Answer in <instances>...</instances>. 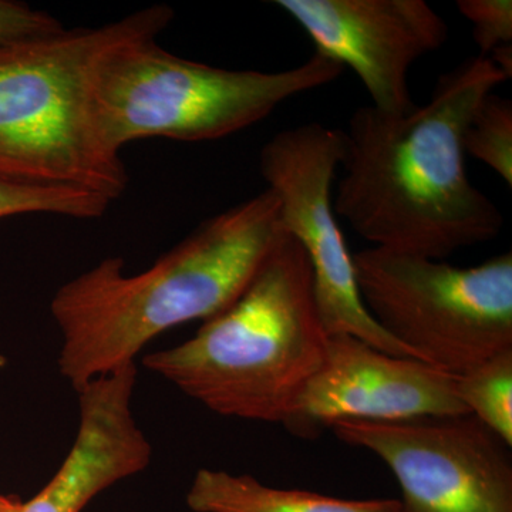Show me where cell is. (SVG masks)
<instances>
[{
  "mask_svg": "<svg viewBox=\"0 0 512 512\" xmlns=\"http://www.w3.org/2000/svg\"><path fill=\"white\" fill-rule=\"evenodd\" d=\"M464 151L488 165L512 187V101L490 93L464 133Z\"/></svg>",
  "mask_w": 512,
  "mask_h": 512,
  "instance_id": "cell-15",
  "label": "cell"
},
{
  "mask_svg": "<svg viewBox=\"0 0 512 512\" xmlns=\"http://www.w3.org/2000/svg\"><path fill=\"white\" fill-rule=\"evenodd\" d=\"M62 23L43 10L13 0H0V47L15 45L63 30Z\"/></svg>",
  "mask_w": 512,
  "mask_h": 512,
  "instance_id": "cell-17",
  "label": "cell"
},
{
  "mask_svg": "<svg viewBox=\"0 0 512 512\" xmlns=\"http://www.w3.org/2000/svg\"><path fill=\"white\" fill-rule=\"evenodd\" d=\"M173 19L170 6L154 5L99 28L0 47V180L119 200L128 174L97 119V72L111 50L158 37Z\"/></svg>",
  "mask_w": 512,
  "mask_h": 512,
  "instance_id": "cell-3",
  "label": "cell"
},
{
  "mask_svg": "<svg viewBox=\"0 0 512 512\" xmlns=\"http://www.w3.org/2000/svg\"><path fill=\"white\" fill-rule=\"evenodd\" d=\"M332 431L390 468L399 512H512L511 446L471 414L340 421Z\"/></svg>",
  "mask_w": 512,
  "mask_h": 512,
  "instance_id": "cell-8",
  "label": "cell"
},
{
  "mask_svg": "<svg viewBox=\"0 0 512 512\" xmlns=\"http://www.w3.org/2000/svg\"><path fill=\"white\" fill-rule=\"evenodd\" d=\"M194 512H399V500H343L309 491L284 490L248 474L201 468L187 493Z\"/></svg>",
  "mask_w": 512,
  "mask_h": 512,
  "instance_id": "cell-12",
  "label": "cell"
},
{
  "mask_svg": "<svg viewBox=\"0 0 512 512\" xmlns=\"http://www.w3.org/2000/svg\"><path fill=\"white\" fill-rule=\"evenodd\" d=\"M311 37L315 52L350 67L375 109L403 114L416 104L410 69L448 39L446 20L424 0H276Z\"/></svg>",
  "mask_w": 512,
  "mask_h": 512,
  "instance_id": "cell-10",
  "label": "cell"
},
{
  "mask_svg": "<svg viewBox=\"0 0 512 512\" xmlns=\"http://www.w3.org/2000/svg\"><path fill=\"white\" fill-rule=\"evenodd\" d=\"M286 237L278 198L266 188L202 222L140 274L127 275L120 256L104 258L60 286L50 303L62 335L60 375L77 392L136 365L141 350L167 330L214 318Z\"/></svg>",
  "mask_w": 512,
  "mask_h": 512,
  "instance_id": "cell-2",
  "label": "cell"
},
{
  "mask_svg": "<svg viewBox=\"0 0 512 512\" xmlns=\"http://www.w3.org/2000/svg\"><path fill=\"white\" fill-rule=\"evenodd\" d=\"M457 9L473 26L481 57L498 47L512 45L511 0H458Z\"/></svg>",
  "mask_w": 512,
  "mask_h": 512,
  "instance_id": "cell-16",
  "label": "cell"
},
{
  "mask_svg": "<svg viewBox=\"0 0 512 512\" xmlns=\"http://www.w3.org/2000/svg\"><path fill=\"white\" fill-rule=\"evenodd\" d=\"M328 338L308 256L288 235L227 309L144 366L220 416L284 424Z\"/></svg>",
  "mask_w": 512,
  "mask_h": 512,
  "instance_id": "cell-4",
  "label": "cell"
},
{
  "mask_svg": "<svg viewBox=\"0 0 512 512\" xmlns=\"http://www.w3.org/2000/svg\"><path fill=\"white\" fill-rule=\"evenodd\" d=\"M343 70L316 52L282 72L221 69L175 56L156 36H144L104 57L94 103L107 143L121 154L144 138L198 143L231 136L286 100L335 82Z\"/></svg>",
  "mask_w": 512,
  "mask_h": 512,
  "instance_id": "cell-5",
  "label": "cell"
},
{
  "mask_svg": "<svg viewBox=\"0 0 512 512\" xmlns=\"http://www.w3.org/2000/svg\"><path fill=\"white\" fill-rule=\"evenodd\" d=\"M360 299L414 359L460 376L512 350V255L476 266L370 247L353 255Z\"/></svg>",
  "mask_w": 512,
  "mask_h": 512,
  "instance_id": "cell-6",
  "label": "cell"
},
{
  "mask_svg": "<svg viewBox=\"0 0 512 512\" xmlns=\"http://www.w3.org/2000/svg\"><path fill=\"white\" fill-rule=\"evenodd\" d=\"M456 387L468 414L512 446V350L457 376Z\"/></svg>",
  "mask_w": 512,
  "mask_h": 512,
  "instance_id": "cell-13",
  "label": "cell"
},
{
  "mask_svg": "<svg viewBox=\"0 0 512 512\" xmlns=\"http://www.w3.org/2000/svg\"><path fill=\"white\" fill-rule=\"evenodd\" d=\"M111 201L94 192L63 187H35L0 180V220L20 214H53L93 220L106 214Z\"/></svg>",
  "mask_w": 512,
  "mask_h": 512,
  "instance_id": "cell-14",
  "label": "cell"
},
{
  "mask_svg": "<svg viewBox=\"0 0 512 512\" xmlns=\"http://www.w3.org/2000/svg\"><path fill=\"white\" fill-rule=\"evenodd\" d=\"M456 383L457 376L429 363L390 355L356 336L330 335L322 363L284 426L311 439L340 421L392 423L468 414Z\"/></svg>",
  "mask_w": 512,
  "mask_h": 512,
  "instance_id": "cell-9",
  "label": "cell"
},
{
  "mask_svg": "<svg viewBox=\"0 0 512 512\" xmlns=\"http://www.w3.org/2000/svg\"><path fill=\"white\" fill-rule=\"evenodd\" d=\"M137 367L97 377L79 394V426L55 476L19 512H82L111 485L146 470L153 447L133 412Z\"/></svg>",
  "mask_w": 512,
  "mask_h": 512,
  "instance_id": "cell-11",
  "label": "cell"
},
{
  "mask_svg": "<svg viewBox=\"0 0 512 512\" xmlns=\"http://www.w3.org/2000/svg\"><path fill=\"white\" fill-rule=\"evenodd\" d=\"M507 80L476 56L441 74L424 106L359 107L343 130L336 217L372 247L439 261L497 238L503 214L468 178L463 140L481 101Z\"/></svg>",
  "mask_w": 512,
  "mask_h": 512,
  "instance_id": "cell-1",
  "label": "cell"
},
{
  "mask_svg": "<svg viewBox=\"0 0 512 512\" xmlns=\"http://www.w3.org/2000/svg\"><path fill=\"white\" fill-rule=\"evenodd\" d=\"M342 153L343 130L303 124L266 141L259 168L266 188L278 198L286 234L308 256L326 333L356 336L390 355L413 357L377 325L360 299L353 255L333 210Z\"/></svg>",
  "mask_w": 512,
  "mask_h": 512,
  "instance_id": "cell-7",
  "label": "cell"
},
{
  "mask_svg": "<svg viewBox=\"0 0 512 512\" xmlns=\"http://www.w3.org/2000/svg\"><path fill=\"white\" fill-rule=\"evenodd\" d=\"M22 501L16 497L0 494V512H19Z\"/></svg>",
  "mask_w": 512,
  "mask_h": 512,
  "instance_id": "cell-18",
  "label": "cell"
}]
</instances>
